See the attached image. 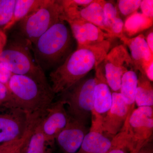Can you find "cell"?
Segmentation results:
<instances>
[{"mask_svg":"<svg viewBox=\"0 0 153 153\" xmlns=\"http://www.w3.org/2000/svg\"><path fill=\"white\" fill-rule=\"evenodd\" d=\"M111 43L108 40L101 43L77 49L63 64L49 74L51 85L55 94H61L93 69H96L110 51Z\"/></svg>","mask_w":153,"mask_h":153,"instance_id":"1","label":"cell"},{"mask_svg":"<svg viewBox=\"0 0 153 153\" xmlns=\"http://www.w3.org/2000/svg\"><path fill=\"white\" fill-rule=\"evenodd\" d=\"M65 22H57L33 44L35 62L44 72L59 67L72 53V33Z\"/></svg>","mask_w":153,"mask_h":153,"instance_id":"2","label":"cell"},{"mask_svg":"<svg viewBox=\"0 0 153 153\" xmlns=\"http://www.w3.org/2000/svg\"><path fill=\"white\" fill-rule=\"evenodd\" d=\"M8 87L11 95L10 102L31 117L44 116L54 102L55 94L48 82L14 74Z\"/></svg>","mask_w":153,"mask_h":153,"instance_id":"3","label":"cell"},{"mask_svg":"<svg viewBox=\"0 0 153 153\" xmlns=\"http://www.w3.org/2000/svg\"><path fill=\"white\" fill-rule=\"evenodd\" d=\"M33 44L18 34L10 40L0 55V62L14 74L26 75L48 82L44 72L36 64L31 53Z\"/></svg>","mask_w":153,"mask_h":153,"instance_id":"4","label":"cell"},{"mask_svg":"<svg viewBox=\"0 0 153 153\" xmlns=\"http://www.w3.org/2000/svg\"><path fill=\"white\" fill-rule=\"evenodd\" d=\"M62 20L65 21L62 1L47 0L37 10L19 22L17 34L33 44L49 28Z\"/></svg>","mask_w":153,"mask_h":153,"instance_id":"5","label":"cell"},{"mask_svg":"<svg viewBox=\"0 0 153 153\" xmlns=\"http://www.w3.org/2000/svg\"><path fill=\"white\" fill-rule=\"evenodd\" d=\"M96 84L94 77H85L61 93L60 100L64 102L70 117L87 123L94 112V91Z\"/></svg>","mask_w":153,"mask_h":153,"instance_id":"6","label":"cell"},{"mask_svg":"<svg viewBox=\"0 0 153 153\" xmlns=\"http://www.w3.org/2000/svg\"><path fill=\"white\" fill-rule=\"evenodd\" d=\"M120 132L129 152H137L151 141L153 132V107H139L134 109Z\"/></svg>","mask_w":153,"mask_h":153,"instance_id":"7","label":"cell"},{"mask_svg":"<svg viewBox=\"0 0 153 153\" xmlns=\"http://www.w3.org/2000/svg\"><path fill=\"white\" fill-rule=\"evenodd\" d=\"M38 117L30 116L11 102L0 105V144L22 138Z\"/></svg>","mask_w":153,"mask_h":153,"instance_id":"8","label":"cell"},{"mask_svg":"<svg viewBox=\"0 0 153 153\" xmlns=\"http://www.w3.org/2000/svg\"><path fill=\"white\" fill-rule=\"evenodd\" d=\"M102 63L108 85L114 92L120 93L123 74L135 67L126 47L123 45L114 47L107 54Z\"/></svg>","mask_w":153,"mask_h":153,"instance_id":"9","label":"cell"},{"mask_svg":"<svg viewBox=\"0 0 153 153\" xmlns=\"http://www.w3.org/2000/svg\"><path fill=\"white\" fill-rule=\"evenodd\" d=\"M64 102L62 100L53 102L41 118V130L46 140L52 145L56 137L65 128L70 121Z\"/></svg>","mask_w":153,"mask_h":153,"instance_id":"10","label":"cell"},{"mask_svg":"<svg viewBox=\"0 0 153 153\" xmlns=\"http://www.w3.org/2000/svg\"><path fill=\"white\" fill-rule=\"evenodd\" d=\"M112 97V104L102 118L101 126L102 131L111 138L120 132L130 116L128 107L120 93L113 92Z\"/></svg>","mask_w":153,"mask_h":153,"instance_id":"11","label":"cell"},{"mask_svg":"<svg viewBox=\"0 0 153 153\" xmlns=\"http://www.w3.org/2000/svg\"><path fill=\"white\" fill-rule=\"evenodd\" d=\"M70 25L71 33L76 39L77 49L101 43L112 38L108 33L90 22L81 19L66 22Z\"/></svg>","mask_w":153,"mask_h":153,"instance_id":"12","label":"cell"},{"mask_svg":"<svg viewBox=\"0 0 153 153\" xmlns=\"http://www.w3.org/2000/svg\"><path fill=\"white\" fill-rule=\"evenodd\" d=\"M86 124L70 117L67 126L56 137L55 142L62 153H76L87 134Z\"/></svg>","mask_w":153,"mask_h":153,"instance_id":"13","label":"cell"},{"mask_svg":"<svg viewBox=\"0 0 153 153\" xmlns=\"http://www.w3.org/2000/svg\"><path fill=\"white\" fill-rule=\"evenodd\" d=\"M96 69V84L94 91V112L91 115V119L102 120L112 104V93L108 85L103 71L100 67Z\"/></svg>","mask_w":153,"mask_h":153,"instance_id":"14","label":"cell"},{"mask_svg":"<svg viewBox=\"0 0 153 153\" xmlns=\"http://www.w3.org/2000/svg\"><path fill=\"white\" fill-rule=\"evenodd\" d=\"M119 38L130 50L131 57L136 71L145 74L146 68L153 62V54L148 47L145 36L140 34L129 38L123 34Z\"/></svg>","mask_w":153,"mask_h":153,"instance_id":"15","label":"cell"},{"mask_svg":"<svg viewBox=\"0 0 153 153\" xmlns=\"http://www.w3.org/2000/svg\"><path fill=\"white\" fill-rule=\"evenodd\" d=\"M112 145V138L104 134L101 128L91 125L76 153H106Z\"/></svg>","mask_w":153,"mask_h":153,"instance_id":"16","label":"cell"},{"mask_svg":"<svg viewBox=\"0 0 153 153\" xmlns=\"http://www.w3.org/2000/svg\"><path fill=\"white\" fill-rule=\"evenodd\" d=\"M42 117L36 123L31 134L21 149L20 153H49L52 152V149L49 146H52L47 141L41 130Z\"/></svg>","mask_w":153,"mask_h":153,"instance_id":"17","label":"cell"},{"mask_svg":"<svg viewBox=\"0 0 153 153\" xmlns=\"http://www.w3.org/2000/svg\"><path fill=\"white\" fill-rule=\"evenodd\" d=\"M137 72L135 67L127 71L123 76L121 83L120 93L128 107L130 115L134 109L135 104L138 79Z\"/></svg>","mask_w":153,"mask_h":153,"instance_id":"18","label":"cell"},{"mask_svg":"<svg viewBox=\"0 0 153 153\" xmlns=\"http://www.w3.org/2000/svg\"><path fill=\"white\" fill-rule=\"evenodd\" d=\"M47 0H16L10 22L3 30L6 32L25 17L37 10Z\"/></svg>","mask_w":153,"mask_h":153,"instance_id":"19","label":"cell"},{"mask_svg":"<svg viewBox=\"0 0 153 153\" xmlns=\"http://www.w3.org/2000/svg\"><path fill=\"white\" fill-rule=\"evenodd\" d=\"M152 25L153 19L136 12L128 17L124 23L123 34L124 33L128 38H131L149 29Z\"/></svg>","mask_w":153,"mask_h":153,"instance_id":"20","label":"cell"},{"mask_svg":"<svg viewBox=\"0 0 153 153\" xmlns=\"http://www.w3.org/2000/svg\"><path fill=\"white\" fill-rule=\"evenodd\" d=\"M135 104L139 107L153 106V89L152 82L145 74L138 72Z\"/></svg>","mask_w":153,"mask_h":153,"instance_id":"21","label":"cell"},{"mask_svg":"<svg viewBox=\"0 0 153 153\" xmlns=\"http://www.w3.org/2000/svg\"><path fill=\"white\" fill-rule=\"evenodd\" d=\"M37 121H33L27 131L21 138L0 144V153H18L31 134Z\"/></svg>","mask_w":153,"mask_h":153,"instance_id":"22","label":"cell"},{"mask_svg":"<svg viewBox=\"0 0 153 153\" xmlns=\"http://www.w3.org/2000/svg\"><path fill=\"white\" fill-rule=\"evenodd\" d=\"M141 2V0H120L118 1V8L122 15L129 16L137 12Z\"/></svg>","mask_w":153,"mask_h":153,"instance_id":"23","label":"cell"},{"mask_svg":"<svg viewBox=\"0 0 153 153\" xmlns=\"http://www.w3.org/2000/svg\"><path fill=\"white\" fill-rule=\"evenodd\" d=\"M103 11L105 26L108 33L111 36L110 32L111 26L116 18L119 16L117 7L112 3L105 1L103 5Z\"/></svg>","mask_w":153,"mask_h":153,"instance_id":"24","label":"cell"},{"mask_svg":"<svg viewBox=\"0 0 153 153\" xmlns=\"http://www.w3.org/2000/svg\"><path fill=\"white\" fill-rule=\"evenodd\" d=\"M123 134L121 132L112 138V145L106 153H129Z\"/></svg>","mask_w":153,"mask_h":153,"instance_id":"25","label":"cell"},{"mask_svg":"<svg viewBox=\"0 0 153 153\" xmlns=\"http://www.w3.org/2000/svg\"><path fill=\"white\" fill-rule=\"evenodd\" d=\"M13 74L4 63L0 62V82L8 87L9 82Z\"/></svg>","mask_w":153,"mask_h":153,"instance_id":"26","label":"cell"},{"mask_svg":"<svg viewBox=\"0 0 153 153\" xmlns=\"http://www.w3.org/2000/svg\"><path fill=\"white\" fill-rule=\"evenodd\" d=\"M142 13L148 18H153V0H143L142 1L140 7Z\"/></svg>","mask_w":153,"mask_h":153,"instance_id":"27","label":"cell"},{"mask_svg":"<svg viewBox=\"0 0 153 153\" xmlns=\"http://www.w3.org/2000/svg\"><path fill=\"white\" fill-rule=\"evenodd\" d=\"M11 101V95L8 88L0 82V105Z\"/></svg>","mask_w":153,"mask_h":153,"instance_id":"28","label":"cell"},{"mask_svg":"<svg viewBox=\"0 0 153 153\" xmlns=\"http://www.w3.org/2000/svg\"><path fill=\"white\" fill-rule=\"evenodd\" d=\"M7 43V38L3 29H0V55L4 49Z\"/></svg>","mask_w":153,"mask_h":153,"instance_id":"29","label":"cell"},{"mask_svg":"<svg viewBox=\"0 0 153 153\" xmlns=\"http://www.w3.org/2000/svg\"><path fill=\"white\" fill-rule=\"evenodd\" d=\"M137 153H153L152 146L151 141L144 145Z\"/></svg>","mask_w":153,"mask_h":153,"instance_id":"30","label":"cell"},{"mask_svg":"<svg viewBox=\"0 0 153 153\" xmlns=\"http://www.w3.org/2000/svg\"><path fill=\"white\" fill-rule=\"evenodd\" d=\"M145 74L149 79L151 82L153 80V62L150 64L149 66L146 68L144 72Z\"/></svg>","mask_w":153,"mask_h":153,"instance_id":"31","label":"cell"},{"mask_svg":"<svg viewBox=\"0 0 153 153\" xmlns=\"http://www.w3.org/2000/svg\"><path fill=\"white\" fill-rule=\"evenodd\" d=\"M146 40L151 52L153 54V32L152 30L148 34L146 37Z\"/></svg>","mask_w":153,"mask_h":153,"instance_id":"32","label":"cell"},{"mask_svg":"<svg viewBox=\"0 0 153 153\" xmlns=\"http://www.w3.org/2000/svg\"><path fill=\"white\" fill-rule=\"evenodd\" d=\"M73 2L81 7H85L93 1V0H72Z\"/></svg>","mask_w":153,"mask_h":153,"instance_id":"33","label":"cell"},{"mask_svg":"<svg viewBox=\"0 0 153 153\" xmlns=\"http://www.w3.org/2000/svg\"><path fill=\"white\" fill-rule=\"evenodd\" d=\"M20 151H21V150H20L19 151V152H18V153H20Z\"/></svg>","mask_w":153,"mask_h":153,"instance_id":"34","label":"cell"},{"mask_svg":"<svg viewBox=\"0 0 153 153\" xmlns=\"http://www.w3.org/2000/svg\"><path fill=\"white\" fill-rule=\"evenodd\" d=\"M49 153H52V152H50Z\"/></svg>","mask_w":153,"mask_h":153,"instance_id":"35","label":"cell"},{"mask_svg":"<svg viewBox=\"0 0 153 153\" xmlns=\"http://www.w3.org/2000/svg\"><path fill=\"white\" fill-rule=\"evenodd\" d=\"M129 153H133L132 152H130Z\"/></svg>","mask_w":153,"mask_h":153,"instance_id":"36","label":"cell"}]
</instances>
